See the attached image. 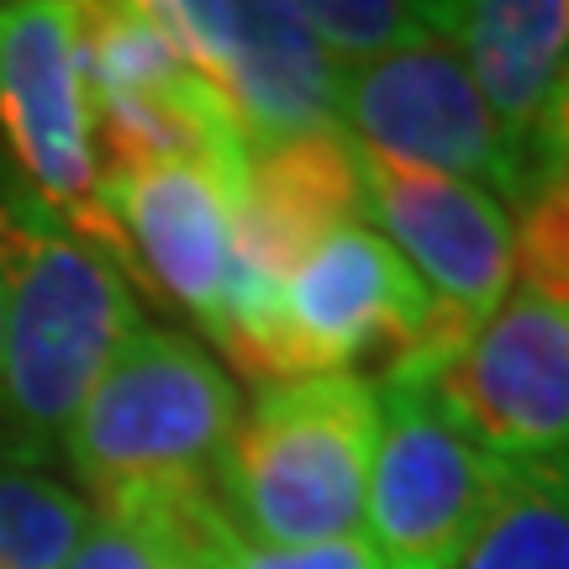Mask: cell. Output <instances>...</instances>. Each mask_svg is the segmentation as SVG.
Returning <instances> with one entry per match:
<instances>
[{
    "mask_svg": "<svg viewBox=\"0 0 569 569\" xmlns=\"http://www.w3.org/2000/svg\"><path fill=\"white\" fill-rule=\"evenodd\" d=\"M422 6H427V17H432V27L443 32V27H448V11H453V0H422Z\"/></svg>",
    "mask_w": 569,
    "mask_h": 569,
    "instance_id": "7402d4cb",
    "label": "cell"
},
{
    "mask_svg": "<svg viewBox=\"0 0 569 569\" xmlns=\"http://www.w3.org/2000/svg\"><path fill=\"white\" fill-rule=\"evenodd\" d=\"M290 17H301L338 63L380 59L390 48H407L422 32H438L422 0H280Z\"/></svg>",
    "mask_w": 569,
    "mask_h": 569,
    "instance_id": "ac0fdd59",
    "label": "cell"
},
{
    "mask_svg": "<svg viewBox=\"0 0 569 569\" xmlns=\"http://www.w3.org/2000/svg\"><path fill=\"white\" fill-rule=\"evenodd\" d=\"M338 127L365 153L469 180L496 201L522 196V163L490 117L465 53L443 32H422L380 59L343 63Z\"/></svg>",
    "mask_w": 569,
    "mask_h": 569,
    "instance_id": "5b68a950",
    "label": "cell"
},
{
    "mask_svg": "<svg viewBox=\"0 0 569 569\" xmlns=\"http://www.w3.org/2000/svg\"><path fill=\"white\" fill-rule=\"evenodd\" d=\"M422 390L501 465L569 453V306L511 290Z\"/></svg>",
    "mask_w": 569,
    "mask_h": 569,
    "instance_id": "52a82bcc",
    "label": "cell"
},
{
    "mask_svg": "<svg viewBox=\"0 0 569 569\" xmlns=\"http://www.w3.org/2000/svg\"><path fill=\"white\" fill-rule=\"evenodd\" d=\"M459 569H569V453L501 469V490Z\"/></svg>",
    "mask_w": 569,
    "mask_h": 569,
    "instance_id": "5bb4252c",
    "label": "cell"
},
{
    "mask_svg": "<svg viewBox=\"0 0 569 569\" xmlns=\"http://www.w3.org/2000/svg\"><path fill=\"white\" fill-rule=\"evenodd\" d=\"M0 459H6V453H0Z\"/></svg>",
    "mask_w": 569,
    "mask_h": 569,
    "instance_id": "cb8c5ba5",
    "label": "cell"
},
{
    "mask_svg": "<svg viewBox=\"0 0 569 569\" xmlns=\"http://www.w3.org/2000/svg\"><path fill=\"white\" fill-rule=\"evenodd\" d=\"M238 432V386L196 338L138 327L63 432L69 469L96 511L217 490Z\"/></svg>",
    "mask_w": 569,
    "mask_h": 569,
    "instance_id": "7a4b0ae2",
    "label": "cell"
},
{
    "mask_svg": "<svg viewBox=\"0 0 569 569\" xmlns=\"http://www.w3.org/2000/svg\"><path fill=\"white\" fill-rule=\"evenodd\" d=\"M0 132L17 180L90 232L101 153L74 0H0Z\"/></svg>",
    "mask_w": 569,
    "mask_h": 569,
    "instance_id": "ba28073f",
    "label": "cell"
},
{
    "mask_svg": "<svg viewBox=\"0 0 569 569\" xmlns=\"http://www.w3.org/2000/svg\"><path fill=\"white\" fill-rule=\"evenodd\" d=\"M222 517L227 507L217 490L96 511V528L84 532L69 569H190Z\"/></svg>",
    "mask_w": 569,
    "mask_h": 569,
    "instance_id": "9a60e30c",
    "label": "cell"
},
{
    "mask_svg": "<svg viewBox=\"0 0 569 569\" xmlns=\"http://www.w3.org/2000/svg\"><path fill=\"white\" fill-rule=\"evenodd\" d=\"M365 222V159L343 127L248 142V184L232 211L227 274L284 284L332 232Z\"/></svg>",
    "mask_w": 569,
    "mask_h": 569,
    "instance_id": "8fae6325",
    "label": "cell"
},
{
    "mask_svg": "<svg viewBox=\"0 0 569 569\" xmlns=\"http://www.w3.org/2000/svg\"><path fill=\"white\" fill-rule=\"evenodd\" d=\"M517 222H511V274L517 290L538 301L569 306V169L538 163L522 180L517 196Z\"/></svg>",
    "mask_w": 569,
    "mask_h": 569,
    "instance_id": "e0dca14e",
    "label": "cell"
},
{
    "mask_svg": "<svg viewBox=\"0 0 569 569\" xmlns=\"http://www.w3.org/2000/svg\"><path fill=\"white\" fill-rule=\"evenodd\" d=\"M432 296L417 269L365 222L332 232L280 284L284 380L348 375L359 359H380V375L422 343Z\"/></svg>",
    "mask_w": 569,
    "mask_h": 569,
    "instance_id": "9c48e42d",
    "label": "cell"
},
{
    "mask_svg": "<svg viewBox=\"0 0 569 569\" xmlns=\"http://www.w3.org/2000/svg\"><path fill=\"white\" fill-rule=\"evenodd\" d=\"M190 569H211V565H190Z\"/></svg>",
    "mask_w": 569,
    "mask_h": 569,
    "instance_id": "603a6c76",
    "label": "cell"
},
{
    "mask_svg": "<svg viewBox=\"0 0 569 569\" xmlns=\"http://www.w3.org/2000/svg\"><path fill=\"white\" fill-rule=\"evenodd\" d=\"M142 327L122 264L0 174V453L42 465Z\"/></svg>",
    "mask_w": 569,
    "mask_h": 569,
    "instance_id": "6da1fadb",
    "label": "cell"
},
{
    "mask_svg": "<svg viewBox=\"0 0 569 569\" xmlns=\"http://www.w3.org/2000/svg\"><path fill=\"white\" fill-rule=\"evenodd\" d=\"M380 396L359 375L264 386L217 465V496L259 543H327L365 522Z\"/></svg>",
    "mask_w": 569,
    "mask_h": 569,
    "instance_id": "3957f363",
    "label": "cell"
},
{
    "mask_svg": "<svg viewBox=\"0 0 569 569\" xmlns=\"http://www.w3.org/2000/svg\"><path fill=\"white\" fill-rule=\"evenodd\" d=\"M96 528L90 496L38 465L0 459V569H69Z\"/></svg>",
    "mask_w": 569,
    "mask_h": 569,
    "instance_id": "2e32d148",
    "label": "cell"
},
{
    "mask_svg": "<svg viewBox=\"0 0 569 569\" xmlns=\"http://www.w3.org/2000/svg\"><path fill=\"white\" fill-rule=\"evenodd\" d=\"M196 565L211 569H380L365 532L353 538H327V543H259L238 532L232 517L217 522V532L206 538V553Z\"/></svg>",
    "mask_w": 569,
    "mask_h": 569,
    "instance_id": "d6986e66",
    "label": "cell"
},
{
    "mask_svg": "<svg viewBox=\"0 0 569 569\" xmlns=\"http://www.w3.org/2000/svg\"><path fill=\"white\" fill-rule=\"evenodd\" d=\"M375 396L380 443L365 490L369 549L380 569H459L496 507L507 465L469 443L422 386H375Z\"/></svg>",
    "mask_w": 569,
    "mask_h": 569,
    "instance_id": "8992f818",
    "label": "cell"
},
{
    "mask_svg": "<svg viewBox=\"0 0 569 569\" xmlns=\"http://www.w3.org/2000/svg\"><path fill=\"white\" fill-rule=\"evenodd\" d=\"M238 201L243 196L206 163L101 169L90 238L122 264V274H138L148 290L184 306L211 332L232 264Z\"/></svg>",
    "mask_w": 569,
    "mask_h": 569,
    "instance_id": "30bf717a",
    "label": "cell"
},
{
    "mask_svg": "<svg viewBox=\"0 0 569 569\" xmlns=\"http://www.w3.org/2000/svg\"><path fill=\"white\" fill-rule=\"evenodd\" d=\"M443 38L465 53L528 180L532 127L569 63V0H453Z\"/></svg>",
    "mask_w": 569,
    "mask_h": 569,
    "instance_id": "7c38bea8",
    "label": "cell"
},
{
    "mask_svg": "<svg viewBox=\"0 0 569 569\" xmlns=\"http://www.w3.org/2000/svg\"><path fill=\"white\" fill-rule=\"evenodd\" d=\"M232 11H238V38H232L227 101L248 142L338 127L343 63L327 53L322 38L301 17H290L280 0H232Z\"/></svg>",
    "mask_w": 569,
    "mask_h": 569,
    "instance_id": "4fadbf2b",
    "label": "cell"
},
{
    "mask_svg": "<svg viewBox=\"0 0 569 569\" xmlns=\"http://www.w3.org/2000/svg\"><path fill=\"white\" fill-rule=\"evenodd\" d=\"M148 17L163 27V38L184 53V63L206 74L227 96L232 74V38H238V11L232 0H138Z\"/></svg>",
    "mask_w": 569,
    "mask_h": 569,
    "instance_id": "ffe728a7",
    "label": "cell"
},
{
    "mask_svg": "<svg viewBox=\"0 0 569 569\" xmlns=\"http://www.w3.org/2000/svg\"><path fill=\"white\" fill-rule=\"evenodd\" d=\"M538 163H559V169H569V63H565V74L553 80L549 106H543V117H538V127H532L528 169H538Z\"/></svg>",
    "mask_w": 569,
    "mask_h": 569,
    "instance_id": "44dd1931",
    "label": "cell"
},
{
    "mask_svg": "<svg viewBox=\"0 0 569 569\" xmlns=\"http://www.w3.org/2000/svg\"><path fill=\"white\" fill-rule=\"evenodd\" d=\"M365 159V217L386 227V243L417 269L432 296L422 343L411 348L390 380L422 386L475 338L496 306L511 296V217L490 190L411 163Z\"/></svg>",
    "mask_w": 569,
    "mask_h": 569,
    "instance_id": "277c9868",
    "label": "cell"
}]
</instances>
